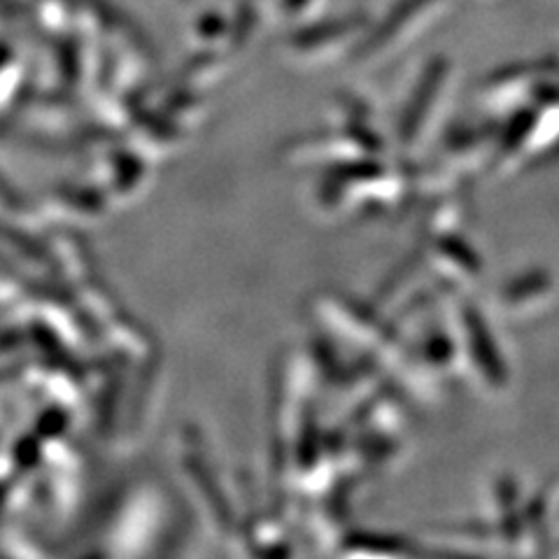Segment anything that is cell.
<instances>
[{"mask_svg": "<svg viewBox=\"0 0 559 559\" xmlns=\"http://www.w3.org/2000/svg\"><path fill=\"white\" fill-rule=\"evenodd\" d=\"M306 3V0H287L289 8H301Z\"/></svg>", "mask_w": 559, "mask_h": 559, "instance_id": "1", "label": "cell"}]
</instances>
